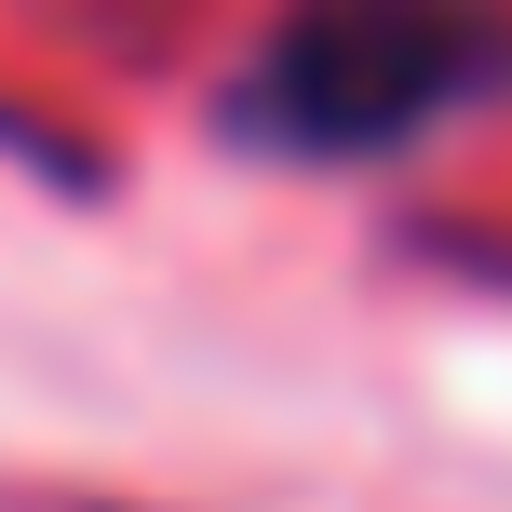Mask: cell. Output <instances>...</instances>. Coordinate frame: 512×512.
<instances>
[{"instance_id": "cell-1", "label": "cell", "mask_w": 512, "mask_h": 512, "mask_svg": "<svg viewBox=\"0 0 512 512\" xmlns=\"http://www.w3.org/2000/svg\"><path fill=\"white\" fill-rule=\"evenodd\" d=\"M499 68H512L499 0H297L243 68V135L297 162H378L445 108L499 95Z\"/></svg>"}]
</instances>
